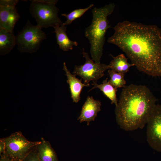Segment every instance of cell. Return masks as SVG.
<instances>
[{
  "label": "cell",
  "instance_id": "obj_1",
  "mask_svg": "<svg viewBox=\"0 0 161 161\" xmlns=\"http://www.w3.org/2000/svg\"><path fill=\"white\" fill-rule=\"evenodd\" d=\"M113 29L107 42L124 52L139 71L161 76V29L127 20L118 22Z\"/></svg>",
  "mask_w": 161,
  "mask_h": 161
},
{
  "label": "cell",
  "instance_id": "obj_2",
  "mask_svg": "<svg viewBox=\"0 0 161 161\" xmlns=\"http://www.w3.org/2000/svg\"><path fill=\"white\" fill-rule=\"evenodd\" d=\"M157 101L145 86L131 84L126 86L115 106L117 124L126 131L142 129L147 124Z\"/></svg>",
  "mask_w": 161,
  "mask_h": 161
},
{
  "label": "cell",
  "instance_id": "obj_3",
  "mask_svg": "<svg viewBox=\"0 0 161 161\" xmlns=\"http://www.w3.org/2000/svg\"><path fill=\"white\" fill-rule=\"evenodd\" d=\"M115 7L114 4L110 3L100 8H93L91 23L85 29V36L90 44L92 59L96 63H100L105 35L108 29L111 27L108 17L114 11Z\"/></svg>",
  "mask_w": 161,
  "mask_h": 161
},
{
  "label": "cell",
  "instance_id": "obj_4",
  "mask_svg": "<svg viewBox=\"0 0 161 161\" xmlns=\"http://www.w3.org/2000/svg\"><path fill=\"white\" fill-rule=\"evenodd\" d=\"M57 0H34L31 1L29 11L36 20L37 26L42 29L61 26L63 22L58 16Z\"/></svg>",
  "mask_w": 161,
  "mask_h": 161
},
{
  "label": "cell",
  "instance_id": "obj_5",
  "mask_svg": "<svg viewBox=\"0 0 161 161\" xmlns=\"http://www.w3.org/2000/svg\"><path fill=\"white\" fill-rule=\"evenodd\" d=\"M47 38L46 33L28 20L26 25L16 36L17 49L22 52L37 51L42 41Z\"/></svg>",
  "mask_w": 161,
  "mask_h": 161
},
{
  "label": "cell",
  "instance_id": "obj_6",
  "mask_svg": "<svg viewBox=\"0 0 161 161\" xmlns=\"http://www.w3.org/2000/svg\"><path fill=\"white\" fill-rule=\"evenodd\" d=\"M5 145V155L21 161L39 144V141L27 140L20 131L15 132L4 138Z\"/></svg>",
  "mask_w": 161,
  "mask_h": 161
},
{
  "label": "cell",
  "instance_id": "obj_7",
  "mask_svg": "<svg viewBox=\"0 0 161 161\" xmlns=\"http://www.w3.org/2000/svg\"><path fill=\"white\" fill-rule=\"evenodd\" d=\"M83 57L86 60L83 65L75 66L73 74L81 78L84 83H89L90 81L97 82V80L104 75V72L109 69V64L94 62L89 57L88 53L83 49Z\"/></svg>",
  "mask_w": 161,
  "mask_h": 161
},
{
  "label": "cell",
  "instance_id": "obj_8",
  "mask_svg": "<svg viewBox=\"0 0 161 161\" xmlns=\"http://www.w3.org/2000/svg\"><path fill=\"white\" fill-rule=\"evenodd\" d=\"M147 140L154 150L161 152V105L155 106L147 123Z\"/></svg>",
  "mask_w": 161,
  "mask_h": 161
},
{
  "label": "cell",
  "instance_id": "obj_9",
  "mask_svg": "<svg viewBox=\"0 0 161 161\" xmlns=\"http://www.w3.org/2000/svg\"><path fill=\"white\" fill-rule=\"evenodd\" d=\"M101 105L99 100H95L92 96H88L78 120L80 123L86 122L89 126L90 122L95 120L98 113L101 110Z\"/></svg>",
  "mask_w": 161,
  "mask_h": 161
},
{
  "label": "cell",
  "instance_id": "obj_10",
  "mask_svg": "<svg viewBox=\"0 0 161 161\" xmlns=\"http://www.w3.org/2000/svg\"><path fill=\"white\" fill-rule=\"evenodd\" d=\"M20 16L15 7L0 6V29L13 32Z\"/></svg>",
  "mask_w": 161,
  "mask_h": 161
},
{
  "label": "cell",
  "instance_id": "obj_11",
  "mask_svg": "<svg viewBox=\"0 0 161 161\" xmlns=\"http://www.w3.org/2000/svg\"><path fill=\"white\" fill-rule=\"evenodd\" d=\"M63 70L65 72L67 77V82L69 84L71 97L73 102L78 103L80 100V94L83 88L89 86V83L85 84L82 82V79L80 80L72 74L68 69L65 62L63 63Z\"/></svg>",
  "mask_w": 161,
  "mask_h": 161
},
{
  "label": "cell",
  "instance_id": "obj_12",
  "mask_svg": "<svg viewBox=\"0 0 161 161\" xmlns=\"http://www.w3.org/2000/svg\"><path fill=\"white\" fill-rule=\"evenodd\" d=\"M54 28L57 43L63 51H68L72 50L74 46H78L77 42L71 40L68 37L66 33V27L63 23L61 26H55Z\"/></svg>",
  "mask_w": 161,
  "mask_h": 161
},
{
  "label": "cell",
  "instance_id": "obj_13",
  "mask_svg": "<svg viewBox=\"0 0 161 161\" xmlns=\"http://www.w3.org/2000/svg\"><path fill=\"white\" fill-rule=\"evenodd\" d=\"M16 44V36L13 32L0 29V54L4 55L10 52Z\"/></svg>",
  "mask_w": 161,
  "mask_h": 161
},
{
  "label": "cell",
  "instance_id": "obj_14",
  "mask_svg": "<svg viewBox=\"0 0 161 161\" xmlns=\"http://www.w3.org/2000/svg\"><path fill=\"white\" fill-rule=\"evenodd\" d=\"M37 149L40 161H59L57 154L49 142L43 138H41Z\"/></svg>",
  "mask_w": 161,
  "mask_h": 161
},
{
  "label": "cell",
  "instance_id": "obj_15",
  "mask_svg": "<svg viewBox=\"0 0 161 161\" xmlns=\"http://www.w3.org/2000/svg\"><path fill=\"white\" fill-rule=\"evenodd\" d=\"M109 64V69L118 73L124 74L128 72L130 68L134 65L128 62V58L123 54H120L114 57Z\"/></svg>",
  "mask_w": 161,
  "mask_h": 161
},
{
  "label": "cell",
  "instance_id": "obj_16",
  "mask_svg": "<svg viewBox=\"0 0 161 161\" xmlns=\"http://www.w3.org/2000/svg\"><path fill=\"white\" fill-rule=\"evenodd\" d=\"M108 79V78H106L101 84H98L97 82H93L92 85L93 86L89 91L95 88L99 89L105 95L111 100V104H114L116 106L118 103L116 96L117 89L114 88L109 83Z\"/></svg>",
  "mask_w": 161,
  "mask_h": 161
},
{
  "label": "cell",
  "instance_id": "obj_17",
  "mask_svg": "<svg viewBox=\"0 0 161 161\" xmlns=\"http://www.w3.org/2000/svg\"><path fill=\"white\" fill-rule=\"evenodd\" d=\"M110 79L109 83L115 88L124 87L126 81L124 79V74L117 72L110 69L108 70Z\"/></svg>",
  "mask_w": 161,
  "mask_h": 161
},
{
  "label": "cell",
  "instance_id": "obj_18",
  "mask_svg": "<svg viewBox=\"0 0 161 161\" xmlns=\"http://www.w3.org/2000/svg\"><path fill=\"white\" fill-rule=\"evenodd\" d=\"M94 5V4H91L86 8L75 9L68 14H62L61 15L66 18V20L63 24L66 26L69 25L74 20L80 17Z\"/></svg>",
  "mask_w": 161,
  "mask_h": 161
},
{
  "label": "cell",
  "instance_id": "obj_19",
  "mask_svg": "<svg viewBox=\"0 0 161 161\" xmlns=\"http://www.w3.org/2000/svg\"><path fill=\"white\" fill-rule=\"evenodd\" d=\"M21 161H40L38 156L37 147L32 151Z\"/></svg>",
  "mask_w": 161,
  "mask_h": 161
},
{
  "label": "cell",
  "instance_id": "obj_20",
  "mask_svg": "<svg viewBox=\"0 0 161 161\" xmlns=\"http://www.w3.org/2000/svg\"><path fill=\"white\" fill-rule=\"evenodd\" d=\"M18 0H1L0 6L5 7H15L18 3Z\"/></svg>",
  "mask_w": 161,
  "mask_h": 161
},
{
  "label": "cell",
  "instance_id": "obj_21",
  "mask_svg": "<svg viewBox=\"0 0 161 161\" xmlns=\"http://www.w3.org/2000/svg\"><path fill=\"white\" fill-rule=\"evenodd\" d=\"M5 145L4 138L0 139V156L4 155L5 153Z\"/></svg>",
  "mask_w": 161,
  "mask_h": 161
},
{
  "label": "cell",
  "instance_id": "obj_22",
  "mask_svg": "<svg viewBox=\"0 0 161 161\" xmlns=\"http://www.w3.org/2000/svg\"><path fill=\"white\" fill-rule=\"evenodd\" d=\"M0 161H20L11 158L5 155L0 156Z\"/></svg>",
  "mask_w": 161,
  "mask_h": 161
}]
</instances>
